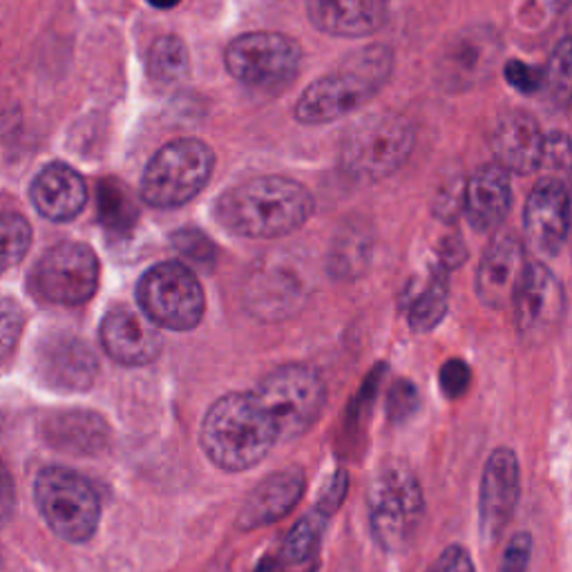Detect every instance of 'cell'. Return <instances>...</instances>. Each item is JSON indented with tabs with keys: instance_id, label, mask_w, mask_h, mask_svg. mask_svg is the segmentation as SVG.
<instances>
[{
	"instance_id": "9a60e30c",
	"label": "cell",
	"mask_w": 572,
	"mask_h": 572,
	"mask_svg": "<svg viewBox=\"0 0 572 572\" xmlns=\"http://www.w3.org/2000/svg\"><path fill=\"white\" fill-rule=\"evenodd\" d=\"M521 492V472L517 454L510 447H499L490 454L479 495L481 534L486 541H497L508 528Z\"/></svg>"
},
{
	"instance_id": "e0dca14e",
	"label": "cell",
	"mask_w": 572,
	"mask_h": 572,
	"mask_svg": "<svg viewBox=\"0 0 572 572\" xmlns=\"http://www.w3.org/2000/svg\"><path fill=\"white\" fill-rule=\"evenodd\" d=\"M528 264L523 244L515 235H497L476 271V296L490 309H506L515 303Z\"/></svg>"
},
{
	"instance_id": "4fadbf2b",
	"label": "cell",
	"mask_w": 572,
	"mask_h": 572,
	"mask_svg": "<svg viewBox=\"0 0 572 572\" xmlns=\"http://www.w3.org/2000/svg\"><path fill=\"white\" fill-rule=\"evenodd\" d=\"M284 259L286 257H266V262H259L246 279V309L264 322L284 320L298 314L307 300V282L303 273Z\"/></svg>"
},
{
	"instance_id": "4316f807",
	"label": "cell",
	"mask_w": 572,
	"mask_h": 572,
	"mask_svg": "<svg viewBox=\"0 0 572 572\" xmlns=\"http://www.w3.org/2000/svg\"><path fill=\"white\" fill-rule=\"evenodd\" d=\"M327 519L329 517L316 508L292 528L282 548V559L286 565H307L311 559L318 557Z\"/></svg>"
},
{
	"instance_id": "7c38bea8",
	"label": "cell",
	"mask_w": 572,
	"mask_h": 572,
	"mask_svg": "<svg viewBox=\"0 0 572 572\" xmlns=\"http://www.w3.org/2000/svg\"><path fill=\"white\" fill-rule=\"evenodd\" d=\"M512 307L523 342L543 345L557 333L565 316V292L541 259L528 264Z\"/></svg>"
},
{
	"instance_id": "484cf974",
	"label": "cell",
	"mask_w": 572,
	"mask_h": 572,
	"mask_svg": "<svg viewBox=\"0 0 572 572\" xmlns=\"http://www.w3.org/2000/svg\"><path fill=\"white\" fill-rule=\"evenodd\" d=\"M449 307V277L447 268L441 264L432 271L427 284L410 296L407 322L416 333L432 331L447 314Z\"/></svg>"
},
{
	"instance_id": "ac0fdd59",
	"label": "cell",
	"mask_w": 572,
	"mask_h": 572,
	"mask_svg": "<svg viewBox=\"0 0 572 572\" xmlns=\"http://www.w3.org/2000/svg\"><path fill=\"white\" fill-rule=\"evenodd\" d=\"M106 353L126 367H144L152 362L163 347L157 325L146 316L128 307L113 309L99 329Z\"/></svg>"
},
{
	"instance_id": "d6986e66",
	"label": "cell",
	"mask_w": 572,
	"mask_h": 572,
	"mask_svg": "<svg viewBox=\"0 0 572 572\" xmlns=\"http://www.w3.org/2000/svg\"><path fill=\"white\" fill-rule=\"evenodd\" d=\"M501 43L488 28H474L447 45L441 61V83L447 89H467L484 81L499 56Z\"/></svg>"
},
{
	"instance_id": "6da1fadb",
	"label": "cell",
	"mask_w": 572,
	"mask_h": 572,
	"mask_svg": "<svg viewBox=\"0 0 572 572\" xmlns=\"http://www.w3.org/2000/svg\"><path fill=\"white\" fill-rule=\"evenodd\" d=\"M314 209V198L300 181L262 174L224 190L215 204V218L233 235L275 240L300 231Z\"/></svg>"
},
{
	"instance_id": "603a6c76",
	"label": "cell",
	"mask_w": 572,
	"mask_h": 572,
	"mask_svg": "<svg viewBox=\"0 0 572 572\" xmlns=\"http://www.w3.org/2000/svg\"><path fill=\"white\" fill-rule=\"evenodd\" d=\"M388 8L390 0H307L316 30L340 39L373 34L385 23Z\"/></svg>"
},
{
	"instance_id": "277c9868",
	"label": "cell",
	"mask_w": 572,
	"mask_h": 572,
	"mask_svg": "<svg viewBox=\"0 0 572 572\" xmlns=\"http://www.w3.org/2000/svg\"><path fill=\"white\" fill-rule=\"evenodd\" d=\"M369 523L373 539L388 552H403L416 537L425 499L416 474L403 463H388L378 469L369 486Z\"/></svg>"
},
{
	"instance_id": "2e32d148",
	"label": "cell",
	"mask_w": 572,
	"mask_h": 572,
	"mask_svg": "<svg viewBox=\"0 0 572 572\" xmlns=\"http://www.w3.org/2000/svg\"><path fill=\"white\" fill-rule=\"evenodd\" d=\"M36 373L43 383L61 392H85L94 385L99 362L76 336L52 333L36 351Z\"/></svg>"
},
{
	"instance_id": "9c48e42d",
	"label": "cell",
	"mask_w": 572,
	"mask_h": 572,
	"mask_svg": "<svg viewBox=\"0 0 572 572\" xmlns=\"http://www.w3.org/2000/svg\"><path fill=\"white\" fill-rule=\"evenodd\" d=\"M137 303L141 314L170 331L195 329L206 311L198 275L181 262H163L148 268L137 284Z\"/></svg>"
},
{
	"instance_id": "4dcf8cb0",
	"label": "cell",
	"mask_w": 572,
	"mask_h": 572,
	"mask_svg": "<svg viewBox=\"0 0 572 572\" xmlns=\"http://www.w3.org/2000/svg\"><path fill=\"white\" fill-rule=\"evenodd\" d=\"M32 246V226L19 213L3 215V266L10 268L19 264Z\"/></svg>"
},
{
	"instance_id": "d4e9b609",
	"label": "cell",
	"mask_w": 572,
	"mask_h": 572,
	"mask_svg": "<svg viewBox=\"0 0 572 572\" xmlns=\"http://www.w3.org/2000/svg\"><path fill=\"white\" fill-rule=\"evenodd\" d=\"M43 432L50 445L72 454H97L108 443L104 419L92 412H63L50 416Z\"/></svg>"
},
{
	"instance_id": "74e56055",
	"label": "cell",
	"mask_w": 572,
	"mask_h": 572,
	"mask_svg": "<svg viewBox=\"0 0 572 572\" xmlns=\"http://www.w3.org/2000/svg\"><path fill=\"white\" fill-rule=\"evenodd\" d=\"M427 572H476V568L465 548L449 545L438 554V559L427 568Z\"/></svg>"
},
{
	"instance_id": "f35d334b",
	"label": "cell",
	"mask_w": 572,
	"mask_h": 572,
	"mask_svg": "<svg viewBox=\"0 0 572 572\" xmlns=\"http://www.w3.org/2000/svg\"><path fill=\"white\" fill-rule=\"evenodd\" d=\"M21 329H23V311L14 300L6 298L3 300V356H6V360L12 356V349L21 336Z\"/></svg>"
},
{
	"instance_id": "f1b7e54d",
	"label": "cell",
	"mask_w": 572,
	"mask_h": 572,
	"mask_svg": "<svg viewBox=\"0 0 572 572\" xmlns=\"http://www.w3.org/2000/svg\"><path fill=\"white\" fill-rule=\"evenodd\" d=\"M545 89L554 106L572 104V39H561L545 67Z\"/></svg>"
},
{
	"instance_id": "cb8c5ba5",
	"label": "cell",
	"mask_w": 572,
	"mask_h": 572,
	"mask_svg": "<svg viewBox=\"0 0 572 572\" xmlns=\"http://www.w3.org/2000/svg\"><path fill=\"white\" fill-rule=\"evenodd\" d=\"M545 135L541 133L537 119L523 110H512L501 117L492 135V148L497 152V163L506 170L528 174L541 166Z\"/></svg>"
},
{
	"instance_id": "44dd1931",
	"label": "cell",
	"mask_w": 572,
	"mask_h": 572,
	"mask_svg": "<svg viewBox=\"0 0 572 572\" xmlns=\"http://www.w3.org/2000/svg\"><path fill=\"white\" fill-rule=\"evenodd\" d=\"M512 204L510 174L501 163H488L476 170L463 195V211L474 231H495L508 215Z\"/></svg>"
},
{
	"instance_id": "8992f818",
	"label": "cell",
	"mask_w": 572,
	"mask_h": 572,
	"mask_svg": "<svg viewBox=\"0 0 572 572\" xmlns=\"http://www.w3.org/2000/svg\"><path fill=\"white\" fill-rule=\"evenodd\" d=\"M215 170V152L200 139L166 144L148 161L141 198L152 209H177L195 200Z\"/></svg>"
},
{
	"instance_id": "30bf717a",
	"label": "cell",
	"mask_w": 572,
	"mask_h": 572,
	"mask_svg": "<svg viewBox=\"0 0 572 572\" xmlns=\"http://www.w3.org/2000/svg\"><path fill=\"white\" fill-rule=\"evenodd\" d=\"M226 70L240 83L275 92L289 85L303 65V47L279 32H251L233 39L224 54Z\"/></svg>"
},
{
	"instance_id": "7402d4cb",
	"label": "cell",
	"mask_w": 572,
	"mask_h": 572,
	"mask_svg": "<svg viewBox=\"0 0 572 572\" xmlns=\"http://www.w3.org/2000/svg\"><path fill=\"white\" fill-rule=\"evenodd\" d=\"M32 202L50 222H70L78 218L87 204L85 179L63 161L47 163L32 181Z\"/></svg>"
},
{
	"instance_id": "d6a6232c",
	"label": "cell",
	"mask_w": 572,
	"mask_h": 572,
	"mask_svg": "<svg viewBox=\"0 0 572 572\" xmlns=\"http://www.w3.org/2000/svg\"><path fill=\"white\" fill-rule=\"evenodd\" d=\"M541 166L550 168L552 172H570L572 170V141L561 133L548 135L545 146H543Z\"/></svg>"
},
{
	"instance_id": "8d00e7d4",
	"label": "cell",
	"mask_w": 572,
	"mask_h": 572,
	"mask_svg": "<svg viewBox=\"0 0 572 572\" xmlns=\"http://www.w3.org/2000/svg\"><path fill=\"white\" fill-rule=\"evenodd\" d=\"M99 204H102V215L106 220V224H128V211H130V204H128V198L121 193L119 188H108L104 186L102 188V198H99Z\"/></svg>"
},
{
	"instance_id": "d590c367",
	"label": "cell",
	"mask_w": 572,
	"mask_h": 572,
	"mask_svg": "<svg viewBox=\"0 0 572 572\" xmlns=\"http://www.w3.org/2000/svg\"><path fill=\"white\" fill-rule=\"evenodd\" d=\"M419 407V392L407 380H399V383L392 388L390 392V401H388V412L394 421H405L407 416H412Z\"/></svg>"
},
{
	"instance_id": "7a4b0ae2",
	"label": "cell",
	"mask_w": 572,
	"mask_h": 572,
	"mask_svg": "<svg viewBox=\"0 0 572 572\" xmlns=\"http://www.w3.org/2000/svg\"><path fill=\"white\" fill-rule=\"evenodd\" d=\"M200 443L220 469L246 472L268 456L279 434L253 392H235L211 405L202 421Z\"/></svg>"
},
{
	"instance_id": "5b68a950",
	"label": "cell",
	"mask_w": 572,
	"mask_h": 572,
	"mask_svg": "<svg viewBox=\"0 0 572 572\" xmlns=\"http://www.w3.org/2000/svg\"><path fill=\"white\" fill-rule=\"evenodd\" d=\"M414 128L396 113H375L358 119L345 135L340 159L358 181H380L405 166L414 150Z\"/></svg>"
},
{
	"instance_id": "8fae6325",
	"label": "cell",
	"mask_w": 572,
	"mask_h": 572,
	"mask_svg": "<svg viewBox=\"0 0 572 572\" xmlns=\"http://www.w3.org/2000/svg\"><path fill=\"white\" fill-rule=\"evenodd\" d=\"M102 266L87 244L61 242L45 251L34 268L36 294L54 305L78 307L99 289Z\"/></svg>"
},
{
	"instance_id": "52a82bcc",
	"label": "cell",
	"mask_w": 572,
	"mask_h": 572,
	"mask_svg": "<svg viewBox=\"0 0 572 572\" xmlns=\"http://www.w3.org/2000/svg\"><path fill=\"white\" fill-rule=\"evenodd\" d=\"M34 501L47 528L63 541L85 543L102 523L97 490L81 474L50 465L34 481Z\"/></svg>"
},
{
	"instance_id": "3957f363",
	"label": "cell",
	"mask_w": 572,
	"mask_h": 572,
	"mask_svg": "<svg viewBox=\"0 0 572 572\" xmlns=\"http://www.w3.org/2000/svg\"><path fill=\"white\" fill-rule=\"evenodd\" d=\"M394 72V52L369 45L349 54L338 67L316 78L296 104V119L307 126L331 124L369 104Z\"/></svg>"
},
{
	"instance_id": "e575fe53",
	"label": "cell",
	"mask_w": 572,
	"mask_h": 572,
	"mask_svg": "<svg viewBox=\"0 0 572 572\" xmlns=\"http://www.w3.org/2000/svg\"><path fill=\"white\" fill-rule=\"evenodd\" d=\"M532 557V537L528 532H519L506 545L501 559V572H528Z\"/></svg>"
},
{
	"instance_id": "1f68e13d",
	"label": "cell",
	"mask_w": 572,
	"mask_h": 572,
	"mask_svg": "<svg viewBox=\"0 0 572 572\" xmlns=\"http://www.w3.org/2000/svg\"><path fill=\"white\" fill-rule=\"evenodd\" d=\"M441 390L447 399H460L472 383V371L467 367V362L452 358L441 367V375H438Z\"/></svg>"
},
{
	"instance_id": "ba28073f",
	"label": "cell",
	"mask_w": 572,
	"mask_h": 572,
	"mask_svg": "<svg viewBox=\"0 0 572 572\" xmlns=\"http://www.w3.org/2000/svg\"><path fill=\"white\" fill-rule=\"evenodd\" d=\"M253 394L275 423L279 441L307 434L327 403L322 375L307 364H284L271 371Z\"/></svg>"
},
{
	"instance_id": "f546056e",
	"label": "cell",
	"mask_w": 572,
	"mask_h": 572,
	"mask_svg": "<svg viewBox=\"0 0 572 572\" xmlns=\"http://www.w3.org/2000/svg\"><path fill=\"white\" fill-rule=\"evenodd\" d=\"M371 242L362 235L360 229H351L340 233L331 251V271L336 275H358L362 266L369 262Z\"/></svg>"
},
{
	"instance_id": "836d02e7",
	"label": "cell",
	"mask_w": 572,
	"mask_h": 572,
	"mask_svg": "<svg viewBox=\"0 0 572 572\" xmlns=\"http://www.w3.org/2000/svg\"><path fill=\"white\" fill-rule=\"evenodd\" d=\"M508 83L519 89L521 94H534L537 89H541V85H545V72H541L539 67H532L528 63L521 61H510L504 70Z\"/></svg>"
},
{
	"instance_id": "60d3db41",
	"label": "cell",
	"mask_w": 572,
	"mask_h": 572,
	"mask_svg": "<svg viewBox=\"0 0 572 572\" xmlns=\"http://www.w3.org/2000/svg\"><path fill=\"white\" fill-rule=\"evenodd\" d=\"M148 3L152 8H157V10H170V8H174L179 3V0H148Z\"/></svg>"
},
{
	"instance_id": "ffe728a7",
	"label": "cell",
	"mask_w": 572,
	"mask_h": 572,
	"mask_svg": "<svg viewBox=\"0 0 572 572\" xmlns=\"http://www.w3.org/2000/svg\"><path fill=\"white\" fill-rule=\"evenodd\" d=\"M305 472L300 467L279 469L248 495L240 510L237 526L242 530H257L292 515L305 495Z\"/></svg>"
},
{
	"instance_id": "5bb4252c",
	"label": "cell",
	"mask_w": 572,
	"mask_h": 572,
	"mask_svg": "<svg viewBox=\"0 0 572 572\" xmlns=\"http://www.w3.org/2000/svg\"><path fill=\"white\" fill-rule=\"evenodd\" d=\"M572 222L570 195L559 177L541 179L526 202L523 229L532 253L541 259L559 255Z\"/></svg>"
},
{
	"instance_id": "ab89813d",
	"label": "cell",
	"mask_w": 572,
	"mask_h": 572,
	"mask_svg": "<svg viewBox=\"0 0 572 572\" xmlns=\"http://www.w3.org/2000/svg\"><path fill=\"white\" fill-rule=\"evenodd\" d=\"M347 488H349V476L345 469H338L333 474V479L327 484L325 492L320 495V504H318V510L325 512L327 517H331L345 501V495H347Z\"/></svg>"
},
{
	"instance_id": "83f0119b",
	"label": "cell",
	"mask_w": 572,
	"mask_h": 572,
	"mask_svg": "<svg viewBox=\"0 0 572 572\" xmlns=\"http://www.w3.org/2000/svg\"><path fill=\"white\" fill-rule=\"evenodd\" d=\"M190 67L188 47L177 36H161L148 52V76L161 85H174L186 78Z\"/></svg>"
}]
</instances>
